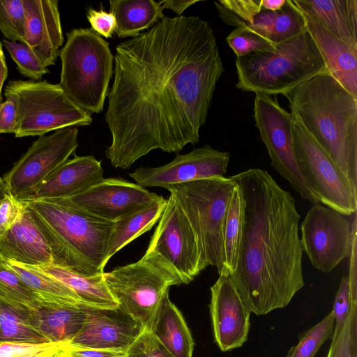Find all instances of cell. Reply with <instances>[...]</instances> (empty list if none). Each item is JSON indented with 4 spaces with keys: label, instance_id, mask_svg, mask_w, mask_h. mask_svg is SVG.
I'll return each instance as SVG.
<instances>
[{
    "label": "cell",
    "instance_id": "cell-1",
    "mask_svg": "<svg viewBox=\"0 0 357 357\" xmlns=\"http://www.w3.org/2000/svg\"><path fill=\"white\" fill-rule=\"evenodd\" d=\"M105 119L111 165L130 167L151 151L177 153L199 140L224 73L217 40L197 16H165L119 43Z\"/></svg>",
    "mask_w": 357,
    "mask_h": 357
},
{
    "label": "cell",
    "instance_id": "cell-2",
    "mask_svg": "<svg viewBox=\"0 0 357 357\" xmlns=\"http://www.w3.org/2000/svg\"><path fill=\"white\" fill-rule=\"evenodd\" d=\"M243 206V229L236 268L229 276L256 315L289 305L304 286L300 215L292 195L264 169L230 176Z\"/></svg>",
    "mask_w": 357,
    "mask_h": 357
},
{
    "label": "cell",
    "instance_id": "cell-3",
    "mask_svg": "<svg viewBox=\"0 0 357 357\" xmlns=\"http://www.w3.org/2000/svg\"><path fill=\"white\" fill-rule=\"evenodd\" d=\"M283 96L292 118L357 185V98L328 73L315 75Z\"/></svg>",
    "mask_w": 357,
    "mask_h": 357
},
{
    "label": "cell",
    "instance_id": "cell-4",
    "mask_svg": "<svg viewBox=\"0 0 357 357\" xmlns=\"http://www.w3.org/2000/svg\"><path fill=\"white\" fill-rule=\"evenodd\" d=\"M22 202L46 240L54 264L86 276L104 273L114 222L57 200Z\"/></svg>",
    "mask_w": 357,
    "mask_h": 357
},
{
    "label": "cell",
    "instance_id": "cell-5",
    "mask_svg": "<svg viewBox=\"0 0 357 357\" xmlns=\"http://www.w3.org/2000/svg\"><path fill=\"white\" fill-rule=\"evenodd\" d=\"M236 88L267 96L283 95L299 84L327 73L321 55L307 28L278 43L274 52L236 57Z\"/></svg>",
    "mask_w": 357,
    "mask_h": 357
},
{
    "label": "cell",
    "instance_id": "cell-6",
    "mask_svg": "<svg viewBox=\"0 0 357 357\" xmlns=\"http://www.w3.org/2000/svg\"><path fill=\"white\" fill-rule=\"evenodd\" d=\"M59 56V86L84 111L100 113L114 71L109 43L91 29H74L67 33Z\"/></svg>",
    "mask_w": 357,
    "mask_h": 357
},
{
    "label": "cell",
    "instance_id": "cell-7",
    "mask_svg": "<svg viewBox=\"0 0 357 357\" xmlns=\"http://www.w3.org/2000/svg\"><path fill=\"white\" fill-rule=\"evenodd\" d=\"M236 183L215 176L171 185L167 190L190 222L199 243L203 271L223 266V229L229 199Z\"/></svg>",
    "mask_w": 357,
    "mask_h": 357
},
{
    "label": "cell",
    "instance_id": "cell-8",
    "mask_svg": "<svg viewBox=\"0 0 357 357\" xmlns=\"http://www.w3.org/2000/svg\"><path fill=\"white\" fill-rule=\"evenodd\" d=\"M4 96L17 113L15 137L43 136L68 127L90 125L91 114L78 107L59 84L47 80H13Z\"/></svg>",
    "mask_w": 357,
    "mask_h": 357
},
{
    "label": "cell",
    "instance_id": "cell-9",
    "mask_svg": "<svg viewBox=\"0 0 357 357\" xmlns=\"http://www.w3.org/2000/svg\"><path fill=\"white\" fill-rule=\"evenodd\" d=\"M103 275L118 306L147 331L169 287L183 284L179 274L166 259L149 252L137 261L104 272Z\"/></svg>",
    "mask_w": 357,
    "mask_h": 357
},
{
    "label": "cell",
    "instance_id": "cell-10",
    "mask_svg": "<svg viewBox=\"0 0 357 357\" xmlns=\"http://www.w3.org/2000/svg\"><path fill=\"white\" fill-rule=\"evenodd\" d=\"M291 135L301 173L320 202L346 216L356 213L357 185L341 171L301 123L293 118Z\"/></svg>",
    "mask_w": 357,
    "mask_h": 357
},
{
    "label": "cell",
    "instance_id": "cell-11",
    "mask_svg": "<svg viewBox=\"0 0 357 357\" xmlns=\"http://www.w3.org/2000/svg\"><path fill=\"white\" fill-rule=\"evenodd\" d=\"M253 111L256 126L271 165L303 199L312 204L320 202L302 176L296 162L292 144L291 113L284 109L276 99L263 93H256Z\"/></svg>",
    "mask_w": 357,
    "mask_h": 357
},
{
    "label": "cell",
    "instance_id": "cell-12",
    "mask_svg": "<svg viewBox=\"0 0 357 357\" xmlns=\"http://www.w3.org/2000/svg\"><path fill=\"white\" fill-rule=\"evenodd\" d=\"M355 229L356 213L350 222L340 212L314 203L301 225L303 252L316 269L330 273L349 257Z\"/></svg>",
    "mask_w": 357,
    "mask_h": 357
},
{
    "label": "cell",
    "instance_id": "cell-13",
    "mask_svg": "<svg viewBox=\"0 0 357 357\" xmlns=\"http://www.w3.org/2000/svg\"><path fill=\"white\" fill-rule=\"evenodd\" d=\"M78 132L68 127L39 137L5 174L9 194L19 201L29 196L75 152Z\"/></svg>",
    "mask_w": 357,
    "mask_h": 357
},
{
    "label": "cell",
    "instance_id": "cell-14",
    "mask_svg": "<svg viewBox=\"0 0 357 357\" xmlns=\"http://www.w3.org/2000/svg\"><path fill=\"white\" fill-rule=\"evenodd\" d=\"M146 252L158 254L166 259L183 284L192 282L203 271L197 236L171 195Z\"/></svg>",
    "mask_w": 357,
    "mask_h": 357
},
{
    "label": "cell",
    "instance_id": "cell-15",
    "mask_svg": "<svg viewBox=\"0 0 357 357\" xmlns=\"http://www.w3.org/2000/svg\"><path fill=\"white\" fill-rule=\"evenodd\" d=\"M230 153L210 145L195 148L185 154H177L174 160L160 167H140L129 176L137 184L145 187H167L199 179L224 176Z\"/></svg>",
    "mask_w": 357,
    "mask_h": 357
},
{
    "label": "cell",
    "instance_id": "cell-16",
    "mask_svg": "<svg viewBox=\"0 0 357 357\" xmlns=\"http://www.w3.org/2000/svg\"><path fill=\"white\" fill-rule=\"evenodd\" d=\"M85 320L70 347L121 350L127 352L145 330L133 317L118 305L100 307L82 303Z\"/></svg>",
    "mask_w": 357,
    "mask_h": 357
},
{
    "label": "cell",
    "instance_id": "cell-17",
    "mask_svg": "<svg viewBox=\"0 0 357 357\" xmlns=\"http://www.w3.org/2000/svg\"><path fill=\"white\" fill-rule=\"evenodd\" d=\"M160 196L121 178H104L84 192L54 199L79 208L100 218L114 222Z\"/></svg>",
    "mask_w": 357,
    "mask_h": 357
},
{
    "label": "cell",
    "instance_id": "cell-18",
    "mask_svg": "<svg viewBox=\"0 0 357 357\" xmlns=\"http://www.w3.org/2000/svg\"><path fill=\"white\" fill-rule=\"evenodd\" d=\"M209 310L220 349L225 352L242 347L248 340L251 312L229 277L219 275L211 287Z\"/></svg>",
    "mask_w": 357,
    "mask_h": 357
},
{
    "label": "cell",
    "instance_id": "cell-19",
    "mask_svg": "<svg viewBox=\"0 0 357 357\" xmlns=\"http://www.w3.org/2000/svg\"><path fill=\"white\" fill-rule=\"evenodd\" d=\"M24 38L42 63H56L63 43L57 0H24Z\"/></svg>",
    "mask_w": 357,
    "mask_h": 357
},
{
    "label": "cell",
    "instance_id": "cell-20",
    "mask_svg": "<svg viewBox=\"0 0 357 357\" xmlns=\"http://www.w3.org/2000/svg\"><path fill=\"white\" fill-rule=\"evenodd\" d=\"M101 162L93 155L68 159L22 201L54 200L77 195L102 181Z\"/></svg>",
    "mask_w": 357,
    "mask_h": 357
},
{
    "label": "cell",
    "instance_id": "cell-21",
    "mask_svg": "<svg viewBox=\"0 0 357 357\" xmlns=\"http://www.w3.org/2000/svg\"><path fill=\"white\" fill-rule=\"evenodd\" d=\"M0 255L4 260L29 266L53 264L47 243L26 206L11 228L0 238Z\"/></svg>",
    "mask_w": 357,
    "mask_h": 357
},
{
    "label": "cell",
    "instance_id": "cell-22",
    "mask_svg": "<svg viewBox=\"0 0 357 357\" xmlns=\"http://www.w3.org/2000/svg\"><path fill=\"white\" fill-rule=\"evenodd\" d=\"M304 18L327 73L357 98V49L350 47L313 20L305 16Z\"/></svg>",
    "mask_w": 357,
    "mask_h": 357
},
{
    "label": "cell",
    "instance_id": "cell-23",
    "mask_svg": "<svg viewBox=\"0 0 357 357\" xmlns=\"http://www.w3.org/2000/svg\"><path fill=\"white\" fill-rule=\"evenodd\" d=\"M302 14L357 49V0H293Z\"/></svg>",
    "mask_w": 357,
    "mask_h": 357
},
{
    "label": "cell",
    "instance_id": "cell-24",
    "mask_svg": "<svg viewBox=\"0 0 357 357\" xmlns=\"http://www.w3.org/2000/svg\"><path fill=\"white\" fill-rule=\"evenodd\" d=\"M81 304L38 302L28 310V316L31 324L49 342L68 344L85 320Z\"/></svg>",
    "mask_w": 357,
    "mask_h": 357
},
{
    "label": "cell",
    "instance_id": "cell-25",
    "mask_svg": "<svg viewBox=\"0 0 357 357\" xmlns=\"http://www.w3.org/2000/svg\"><path fill=\"white\" fill-rule=\"evenodd\" d=\"M149 331L174 357H192V334L181 312L170 301L169 291L162 297Z\"/></svg>",
    "mask_w": 357,
    "mask_h": 357
},
{
    "label": "cell",
    "instance_id": "cell-26",
    "mask_svg": "<svg viewBox=\"0 0 357 357\" xmlns=\"http://www.w3.org/2000/svg\"><path fill=\"white\" fill-rule=\"evenodd\" d=\"M32 266L67 286L77 295L83 304L100 307L118 305L107 286L104 273L86 276L54 264Z\"/></svg>",
    "mask_w": 357,
    "mask_h": 357
},
{
    "label": "cell",
    "instance_id": "cell-27",
    "mask_svg": "<svg viewBox=\"0 0 357 357\" xmlns=\"http://www.w3.org/2000/svg\"><path fill=\"white\" fill-rule=\"evenodd\" d=\"M109 3L116 20L115 33L120 38H135L165 16L160 1L111 0Z\"/></svg>",
    "mask_w": 357,
    "mask_h": 357
},
{
    "label": "cell",
    "instance_id": "cell-28",
    "mask_svg": "<svg viewBox=\"0 0 357 357\" xmlns=\"http://www.w3.org/2000/svg\"><path fill=\"white\" fill-rule=\"evenodd\" d=\"M166 204L167 199L160 196L157 200L114 221L106 262L134 239L149 231L159 221Z\"/></svg>",
    "mask_w": 357,
    "mask_h": 357
},
{
    "label": "cell",
    "instance_id": "cell-29",
    "mask_svg": "<svg viewBox=\"0 0 357 357\" xmlns=\"http://www.w3.org/2000/svg\"><path fill=\"white\" fill-rule=\"evenodd\" d=\"M4 263L34 294L39 302L73 305L82 303L73 290L34 266L10 260H5Z\"/></svg>",
    "mask_w": 357,
    "mask_h": 357
},
{
    "label": "cell",
    "instance_id": "cell-30",
    "mask_svg": "<svg viewBox=\"0 0 357 357\" xmlns=\"http://www.w3.org/2000/svg\"><path fill=\"white\" fill-rule=\"evenodd\" d=\"M243 229V206L236 185L233 189L223 229V266L219 275L229 277L236 268Z\"/></svg>",
    "mask_w": 357,
    "mask_h": 357
},
{
    "label": "cell",
    "instance_id": "cell-31",
    "mask_svg": "<svg viewBox=\"0 0 357 357\" xmlns=\"http://www.w3.org/2000/svg\"><path fill=\"white\" fill-rule=\"evenodd\" d=\"M6 342H49L31 324L28 310L0 302V343Z\"/></svg>",
    "mask_w": 357,
    "mask_h": 357
},
{
    "label": "cell",
    "instance_id": "cell-32",
    "mask_svg": "<svg viewBox=\"0 0 357 357\" xmlns=\"http://www.w3.org/2000/svg\"><path fill=\"white\" fill-rule=\"evenodd\" d=\"M306 30L303 15L294 3L287 0L284 6L275 11L268 34V39L278 44Z\"/></svg>",
    "mask_w": 357,
    "mask_h": 357
},
{
    "label": "cell",
    "instance_id": "cell-33",
    "mask_svg": "<svg viewBox=\"0 0 357 357\" xmlns=\"http://www.w3.org/2000/svg\"><path fill=\"white\" fill-rule=\"evenodd\" d=\"M335 319L329 312L321 321L298 335V342L284 357H315L321 347L333 335Z\"/></svg>",
    "mask_w": 357,
    "mask_h": 357
},
{
    "label": "cell",
    "instance_id": "cell-34",
    "mask_svg": "<svg viewBox=\"0 0 357 357\" xmlns=\"http://www.w3.org/2000/svg\"><path fill=\"white\" fill-rule=\"evenodd\" d=\"M0 302L28 310L39 301L34 294L5 264L0 263Z\"/></svg>",
    "mask_w": 357,
    "mask_h": 357
},
{
    "label": "cell",
    "instance_id": "cell-35",
    "mask_svg": "<svg viewBox=\"0 0 357 357\" xmlns=\"http://www.w3.org/2000/svg\"><path fill=\"white\" fill-rule=\"evenodd\" d=\"M214 4L222 22L236 28L251 26L262 10L261 0H220Z\"/></svg>",
    "mask_w": 357,
    "mask_h": 357
},
{
    "label": "cell",
    "instance_id": "cell-36",
    "mask_svg": "<svg viewBox=\"0 0 357 357\" xmlns=\"http://www.w3.org/2000/svg\"><path fill=\"white\" fill-rule=\"evenodd\" d=\"M226 41L236 57L258 52H272L278 45L248 26L234 29L227 36Z\"/></svg>",
    "mask_w": 357,
    "mask_h": 357
},
{
    "label": "cell",
    "instance_id": "cell-37",
    "mask_svg": "<svg viewBox=\"0 0 357 357\" xmlns=\"http://www.w3.org/2000/svg\"><path fill=\"white\" fill-rule=\"evenodd\" d=\"M24 0H0V30L10 41L23 43Z\"/></svg>",
    "mask_w": 357,
    "mask_h": 357
},
{
    "label": "cell",
    "instance_id": "cell-38",
    "mask_svg": "<svg viewBox=\"0 0 357 357\" xmlns=\"http://www.w3.org/2000/svg\"><path fill=\"white\" fill-rule=\"evenodd\" d=\"M3 43L16 63L18 71L24 77L36 81L40 80L44 75L49 73L47 67L42 63L24 43L7 39H3Z\"/></svg>",
    "mask_w": 357,
    "mask_h": 357
},
{
    "label": "cell",
    "instance_id": "cell-39",
    "mask_svg": "<svg viewBox=\"0 0 357 357\" xmlns=\"http://www.w3.org/2000/svg\"><path fill=\"white\" fill-rule=\"evenodd\" d=\"M326 357H357V301H351L347 319Z\"/></svg>",
    "mask_w": 357,
    "mask_h": 357
},
{
    "label": "cell",
    "instance_id": "cell-40",
    "mask_svg": "<svg viewBox=\"0 0 357 357\" xmlns=\"http://www.w3.org/2000/svg\"><path fill=\"white\" fill-rule=\"evenodd\" d=\"M127 357H174L147 330H144L126 352Z\"/></svg>",
    "mask_w": 357,
    "mask_h": 357
},
{
    "label": "cell",
    "instance_id": "cell-41",
    "mask_svg": "<svg viewBox=\"0 0 357 357\" xmlns=\"http://www.w3.org/2000/svg\"><path fill=\"white\" fill-rule=\"evenodd\" d=\"M350 307L351 291L349 278L344 276L337 291L332 310L335 319V326L331 340H335L342 330L349 315Z\"/></svg>",
    "mask_w": 357,
    "mask_h": 357
},
{
    "label": "cell",
    "instance_id": "cell-42",
    "mask_svg": "<svg viewBox=\"0 0 357 357\" xmlns=\"http://www.w3.org/2000/svg\"><path fill=\"white\" fill-rule=\"evenodd\" d=\"M86 17L94 32L106 38H112L116 27V20L113 13L102 8L98 10L90 8L86 11Z\"/></svg>",
    "mask_w": 357,
    "mask_h": 357
},
{
    "label": "cell",
    "instance_id": "cell-43",
    "mask_svg": "<svg viewBox=\"0 0 357 357\" xmlns=\"http://www.w3.org/2000/svg\"><path fill=\"white\" fill-rule=\"evenodd\" d=\"M24 208V202L10 194L2 199L0 203V238L11 228Z\"/></svg>",
    "mask_w": 357,
    "mask_h": 357
},
{
    "label": "cell",
    "instance_id": "cell-44",
    "mask_svg": "<svg viewBox=\"0 0 357 357\" xmlns=\"http://www.w3.org/2000/svg\"><path fill=\"white\" fill-rule=\"evenodd\" d=\"M34 344L18 342L0 343V357H16L20 355L37 351L46 347L47 344Z\"/></svg>",
    "mask_w": 357,
    "mask_h": 357
},
{
    "label": "cell",
    "instance_id": "cell-45",
    "mask_svg": "<svg viewBox=\"0 0 357 357\" xmlns=\"http://www.w3.org/2000/svg\"><path fill=\"white\" fill-rule=\"evenodd\" d=\"M17 113L14 103L6 100L0 104V134L15 133Z\"/></svg>",
    "mask_w": 357,
    "mask_h": 357
},
{
    "label": "cell",
    "instance_id": "cell-46",
    "mask_svg": "<svg viewBox=\"0 0 357 357\" xmlns=\"http://www.w3.org/2000/svg\"><path fill=\"white\" fill-rule=\"evenodd\" d=\"M70 357H126V352L121 350L74 348L69 347Z\"/></svg>",
    "mask_w": 357,
    "mask_h": 357
},
{
    "label": "cell",
    "instance_id": "cell-47",
    "mask_svg": "<svg viewBox=\"0 0 357 357\" xmlns=\"http://www.w3.org/2000/svg\"><path fill=\"white\" fill-rule=\"evenodd\" d=\"M68 343L50 342L44 348L29 352L16 357H52L60 349L67 347Z\"/></svg>",
    "mask_w": 357,
    "mask_h": 357
},
{
    "label": "cell",
    "instance_id": "cell-48",
    "mask_svg": "<svg viewBox=\"0 0 357 357\" xmlns=\"http://www.w3.org/2000/svg\"><path fill=\"white\" fill-rule=\"evenodd\" d=\"M197 0L192 1H177V0H163L160 1L163 9H169L181 16V14L190 6L199 2Z\"/></svg>",
    "mask_w": 357,
    "mask_h": 357
},
{
    "label": "cell",
    "instance_id": "cell-49",
    "mask_svg": "<svg viewBox=\"0 0 357 357\" xmlns=\"http://www.w3.org/2000/svg\"><path fill=\"white\" fill-rule=\"evenodd\" d=\"M8 77V66L5 55L3 51L2 45L0 42V104L1 100V90L3 85Z\"/></svg>",
    "mask_w": 357,
    "mask_h": 357
},
{
    "label": "cell",
    "instance_id": "cell-50",
    "mask_svg": "<svg viewBox=\"0 0 357 357\" xmlns=\"http://www.w3.org/2000/svg\"><path fill=\"white\" fill-rule=\"evenodd\" d=\"M287 0H261L263 10L277 11L280 10L285 4Z\"/></svg>",
    "mask_w": 357,
    "mask_h": 357
},
{
    "label": "cell",
    "instance_id": "cell-51",
    "mask_svg": "<svg viewBox=\"0 0 357 357\" xmlns=\"http://www.w3.org/2000/svg\"><path fill=\"white\" fill-rule=\"evenodd\" d=\"M9 194L6 184L1 177H0V203L6 195Z\"/></svg>",
    "mask_w": 357,
    "mask_h": 357
},
{
    "label": "cell",
    "instance_id": "cell-52",
    "mask_svg": "<svg viewBox=\"0 0 357 357\" xmlns=\"http://www.w3.org/2000/svg\"><path fill=\"white\" fill-rule=\"evenodd\" d=\"M52 357H70L69 356V345L60 349Z\"/></svg>",
    "mask_w": 357,
    "mask_h": 357
},
{
    "label": "cell",
    "instance_id": "cell-53",
    "mask_svg": "<svg viewBox=\"0 0 357 357\" xmlns=\"http://www.w3.org/2000/svg\"><path fill=\"white\" fill-rule=\"evenodd\" d=\"M5 260L3 258V257L0 255V263L1 262H3Z\"/></svg>",
    "mask_w": 357,
    "mask_h": 357
},
{
    "label": "cell",
    "instance_id": "cell-54",
    "mask_svg": "<svg viewBox=\"0 0 357 357\" xmlns=\"http://www.w3.org/2000/svg\"><path fill=\"white\" fill-rule=\"evenodd\" d=\"M126 357H127V356Z\"/></svg>",
    "mask_w": 357,
    "mask_h": 357
}]
</instances>
